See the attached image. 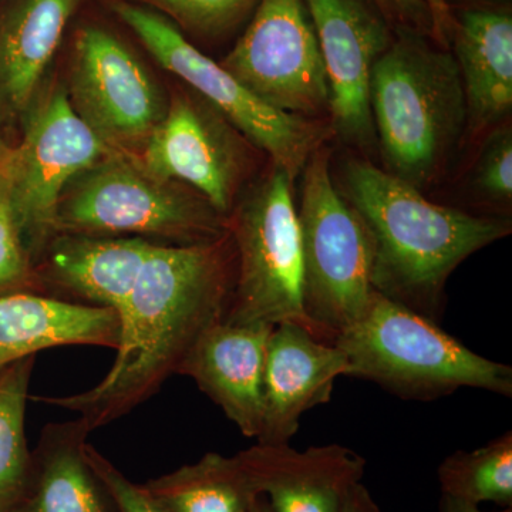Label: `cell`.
<instances>
[{"instance_id": "obj_34", "label": "cell", "mask_w": 512, "mask_h": 512, "mask_svg": "<svg viewBox=\"0 0 512 512\" xmlns=\"http://www.w3.org/2000/svg\"><path fill=\"white\" fill-rule=\"evenodd\" d=\"M10 148H12V144H10L9 138L6 137V134L3 133L2 128H0V165H2L3 161L8 157Z\"/></svg>"}, {"instance_id": "obj_5", "label": "cell", "mask_w": 512, "mask_h": 512, "mask_svg": "<svg viewBox=\"0 0 512 512\" xmlns=\"http://www.w3.org/2000/svg\"><path fill=\"white\" fill-rule=\"evenodd\" d=\"M55 227L56 235H134L164 245L210 244L228 234L227 218L198 192L161 180L136 156L114 150L70 181Z\"/></svg>"}, {"instance_id": "obj_6", "label": "cell", "mask_w": 512, "mask_h": 512, "mask_svg": "<svg viewBox=\"0 0 512 512\" xmlns=\"http://www.w3.org/2000/svg\"><path fill=\"white\" fill-rule=\"evenodd\" d=\"M302 173L303 311L316 336L333 343L375 295L372 241L333 183L325 147L312 154Z\"/></svg>"}, {"instance_id": "obj_30", "label": "cell", "mask_w": 512, "mask_h": 512, "mask_svg": "<svg viewBox=\"0 0 512 512\" xmlns=\"http://www.w3.org/2000/svg\"><path fill=\"white\" fill-rule=\"evenodd\" d=\"M433 19V37L436 42L446 43L453 32L454 19L447 0H423Z\"/></svg>"}, {"instance_id": "obj_14", "label": "cell", "mask_w": 512, "mask_h": 512, "mask_svg": "<svg viewBox=\"0 0 512 512\" xmlns=\"http://www.w3.org/2000/svg\"><path fill=\"white\" fill-rule=\"evenodd\" d=\"M350 377L348 359L298 323H279L266 345L264 417L258 443L286 444L303 414L328 403L336 379Z\"/></svg>"}, {"instance_id": "obj_1", "label": "cell", "mask_w": 512, "mask_h": 512, "mask_svg": "<svg viewBox=\"0 0 512 512\" xmlns=\"http://www.w3.org/2000/svg\"><path fill=\"white\" fill-rule=\"evenodd\" d=\"M235 271L229 232L210 244H154L120 309L109 373L86 392L35 399L79 414L90 431L127 416L180 375L202 335L227 319Z\"/></svg>"}, {"instance_id": "obj_29", "label": "cell", "mask_w": 512, "mask_h": 512, "mask_svg": "<svg viewBox=\"0 0 512 512\" xmlns=\"http://www.w3.org/2000/svg\"><path fill=\"white\" fill-rule=\"evenodd\" d=\"M372 3L384 16L399 22L402 28L433 37V19L423 0H372Z\"/></svg>"}, {"instance_id": "obj_8", "label": "cell", "mask_w": 512, "mask_h": 512, "mask_svg": "<svg viewBox=\"0 0 512 512\" xmlns=\"http://www.w3.org/2000/svg\"><path fill=\"white\" fill-rule=\"evenodd\" d=\"M292 183L275 168L227 215L235 254L234 293L227 320L298 323L316 336L303 311V259Z\"/></svg>"}, {"instance_id": "obj_24", "label": "cell", "mask_w": 512, "mask_h": 512, "mask_svg": "<svg viewBox=\"0 0 512 512\" xmlns=\"http://www.w3.org/2000/svg\"><path fill=\"white\" fill-rule=\"evenodd\" d=\"M444 497L480 505L512 504V433L505 431L474 451H457L439 467Z\"/></svg>"}, {"instance_id": "obj_27", "label": "cell", "mask_w": 512, "mask_h": 512, "mask_svg": "<svg viewBox=\"0 0 512 512\" xmlns=\"http://www.w3.org/2000/svg\"><path fill=\"white\" fill-rule=\"evenodd\" d=\"M474 184L485 198L510 204L512 198V133L510 127L494 131L481 151Z\"/></svg>"}, {"instance_id": "obj_22", "label": "cell", "mask_w": 512, "mask_h": 512, "mask_svg": "<svg viewBox=\"0 0 512 512\" xmlns=\"http://www.w3.org/2000/svg\"><path fill=\"white\" fill-rule=\"evenodd\" d=\"M167 512H249L255 494L238 456L208 453L141 484Z\"/></svg>"}, {"instance_id": "obj_16", "label": "cell", "mask_w": 512, "mask_h": 512, "mask_svg": "<svg viewBox=\"0 0 512 512\" xmlns=\"http://www.w3.org/2000/svg\"><path fill=\"white\" fill-rule=\"evenodd\" d=\"M272 328L221 320L198 340L180 372L248 439H258L262 429L266 345Z\"/></svg>"}, {"instance_id": "obj_4", "label": "cell", "mask_w": 512, "mask_h": 512, "mask_svg": "<svg viewBox=\"0 0 512 512\" xmlns=\"http://www.w3.org/2000/svg\"><path fill=\"white\" fill-rule=\"evenodd\" d=\"M350 377L403 399L433 400L461 387L512 396V369L464 346L420 313L375 292L365 313L335 342Z\"/></svg>"}, {"instance_id": "obj_33", "label": "cell", "mask_w": 512, "mask_h": 512, "mask_svg": "<svg viewBox=\"0 0 512 512\" xmlns=\"http://www.w3.org/2000/svg\"><path fill=\"white\" fill-rule=\"evenodd\" d=\"M249 512H272L271 507H269L268 501L264 495L258 494L255 495L254 500H252L251 507H249Z\"/></svg>"}, {"instance_id": "obj_25", "label": "cell", "mask_w": 512, "mask_h": 512, "mask_svg": "<svg viewBox=\"0 0 512 512\" xmlns=\"http://www.w3.org/2000/svg\"><path fill=\"white\" fill-rule=\"evenodd\" d=\"M180 28L218 36L238 25L259 0H141Z\"/></svg>"}, {"instance_id": "obj_15", "label": "cell", "mask_w": 512, "mask_h": 512, "mask_svg": "<svg viewBox=\"0 0 512 512\" xmlns=\"http://www.w3.org/2000/svg\"><path fill=\"white\" fill-rule=\"evenodd\" d=\"M237 456L272 512H342L366 466L365 458L340 444L298 451L289 443H258Z\"/></svg>"}, {"instance_id": "obj_23", "label": "cell", "mask_w": 512, "mask_h": 512, "mask_svg": "<svg viewBox=\"0 0 512 512\" xmlns=\"http://www.w3.org/2000/svg\"><path fill=\"white\" fill-rule=\"evenodd\" d=\"M35 362L28 356L0 372V512L18 503L32 471L26 404Z\"/></svg>"}, {"instance_id": "obj_12", "label": "cell", "mask_w": 512, "mask_h": 512, "mask_svg": "<svg viewBox=\"0 0 512 512\" xmlns=\"http://www.w3.org/2000/svg\"><path fill=\"white\" fill-rule=\"evenodd\" d=\"M239 136L200 96L177 94L137 158L148 173L187 185L227 218L245 173Z\"/></svg>"}, {"instance_id": "obj_31", "label": "cell", "mask_w": 512, "mask_h": 512, "mask_svg": "<svg viewBox=\"0 0 512 512\" xmlns=\"http://www.w3.org/2000/svg\"><path fill=\"white\" fill-rule=\"evenodd\" d=\"M342 512H380V508L373 501L369 491L359 483L349 491Z\"/></svg>"}, {"instance_id": "obj_3", "label": "cell", "mask_w": 512, "mask_h": 512, "mask_svg": "<svg viewBox=\"0 0 512 512\" xmlns=\"http://www.w3.org/2000/svg\"><path fill=\"white\" fill-rule=\"evenodd\" d=\"M370 110L387 171L419 190L426 187L467 128L453 53L424 33L400 29L373 66Z\"/></svg>"}, {"instance_id": "obj_11", "label": "cell", "mask_w": 512, "mask_h": 512, "mask_svg": "<svg viewBox=\"0 0 512 512\" xmlns=\"http://www.w3.org/2000/svg\"><path fill=\"white\" fill-rule=\"evenodd\" d=\"M66 93L110 150L136 157L168 107L136 53L100 26H84L74 37Z\"/></svg>"}, {"instance_id": "obj_7", "label": "cell", "mask_w": 512, "mask_h": 512, "mask_svg": "<svg viewBox=\"0 0 512 512\" xmlns=\"http://www.w3.org/2000/svg\"><path fill=\"white\" fill-rule=\"evenodd\" d=\"M109 6L165 70L184 80L292 181L323 146L325 127L266 106L220 63L191 45L180 28L157 10L127 0H109Z\"/></svg>"}, {"instance_id": "obj_26", "label": "cell", "mask_w": 512, "mask_h": 512, "mask_svg": "<svg viewBox=\"0 0 512 512\" xmlns=\"http://www.w3.org/2000/svg\"><path fill=\"white\" fill-rule=\"evenodd\" d=\"M8 291L40 292V289L35 268L20 238L8 181L0 165V292Z\"/></svg>"}, {"instance_id": "obj_10", "label": "cell", "mask_w": 512, "mask_h": 512, "mask_svg": "<svg viewBox=\"0 0 512 512\" xmlns=\"http://www.w3.org/2000/svg\"><path fill=\"white\" fill-rule=\"evenodd\" d=\"M220 64L272 109L303 117L329 109L328 76L305 0H259Z\"/></svg>"}, {"instance_id": "obj_13", "label": "cell", "mask_w": 512, "mask_h": 512, "mask_svg": "<svg viewBox=\"0 0 512 512\" xmlns=\"http://www.w3.org/2000/svg\"><path fill=\"white\" fill-rule=\"evenodd\" d=\"M329 84V110L340 136L367 146L373 140L370 77L393 36L369 0H305Z\"/></svg>"}, {"instance_id": "obj_28", "label": "cell", "mask_w": 512, "mask_h": 512, "mask_svg": "<svg viewBox=\"0 0 512 512\" xmlns=\"http://www.w3.org/2000/svg\"><path fill=\"white\" fill-rule=\"evenodd\" d=\"M84 456L93 470L106 483L111 494L120 505L121 512H167L144 491L141 485L128 480L113 463L103 456L96 447L86 443Z\"/></svg>"}, {"instance_id": "obj_32", "label": "cell", "mask_w": 512, "mask_h": 512, "mask_svg": "<svg viewBox=\"0 0 512 512\" xmlns=\"http://www.w3.org/2000/svg\"><path fill=\"white\" fill-rule=\"evenodd\" d=\"M441 512H485L480 510L478 505L464 503V501L454 500V498L444 497L441 500ZM500 512H512L511 508Z\"/></svg>"}, {"instance_id": "obj_21", "label": "cell", "mask_w": 512, "mask_h": 512, "mask_svg": "<svg viewBox=\"0 0 512 512\" xmlns=\"http://www.w3.org/2000/svg\"><path fill=\"white\" fill-rule=\"evenodd\" d=\"M454 59L467 107V130L478 136L510 114L512 19L491 9H467L454 19Z\"/></svg>"}, {"instance_id": "obj_9", "label": "cell", "mask_w": 512, "mask_h": 512, "mask_svg": "<svg viewBox=\"0 0 512 512\" xmlns=\"http://www.w3.org/2000/svg\"><path fill=\"white\" fill-rule=\"evenodd\" d=\"M10 148L2 170L16 222L35 268L56 235V211L74 177L110 153V148L74 113L66 89L37 97Z\"/></svg>"}, {"instance_id": "obj_19", "label": "cell", "mask_w": 512, "mask_h": 512, "mask_svg": "<svg viewBox=\"0 0 512 512\" xmlns=\"http://www.w3.org/2000/svg\"><path fill=\"white\" fill-rule=\"evenodd\" d=\"M119 313L35 291L0 292V372L57 346L117 349Z\"/></svg>"}, {"instance_id": "obj_20", "label": "cell", "mask_w": 512, "mask_h": 512, "mask_svg": "<svg viewBox=\"0 0 512 512\" xmlns=\"http://www.w3.org/2000/svg\"><path fill=\"white\" fill-rule=\"evenodd\" d=\"M90 433L80 417L47 424L32 450L29 483L8 512H121L84 456Z\"/></svg>"}, {"instance_id": "obj_18", "label": "cell", "mask_w": 512, "mask_h": 512, "mask_svg": "<svg viewBox=\"0 0 512 512\" xmlns=\"http://www.w3.org/2000/svg\"><path fill=\"white\" fill-rule=\"evenodd\" d=\"M80 0H6L0 10V128L20 127Z\"/></svg>"}, {"instance_id": "obj_17", "label": "cell", "mask_w": 512, "mask_h": 512, "mask_svg": "<svg viewBox=\"0 0 512 512\" xmlns=\"http://www.w3.org/2000/svg\"><path fill=\"white\" fill-rule=\"evenodd\" d=\"M153 247L138 237L57 234L35 266L40 292L119 313Z\"/></svg>"}, {"instance_id": "obj_2", "label": "cell", "mask_w": 512, "mask_h": 512, "mask_svg": "<svg viewBox=\"0 0 512 512\" xmlns=\"http://www.w3.org/2000/svg\"><path fill=\"white\" fill-rule=\"evenodd\" d=\"M343 187L372 241L375 292L434 322L441 319L444 286L454 269L511 234L505 218L434 204L369 161H348Z\"/></svg>"}]
</instances>
